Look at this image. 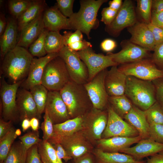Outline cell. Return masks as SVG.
I'll list each match as a JSON object with an SVG mask.
<instances>
[{
	"label": "cell",
	"mask_w": 163,
	"mask_h": 163,
	"mask_svg": "<svg viewBox=\"0 0 163 163\" xmlns=\"http://www.w3.org/2000/svg\"><path fill=\"white\" fill-rule=\"evenodd\" d=\"M33 58L25 48L17 46L2 59V72L13 83L23 81L27 76Z\"/></svg>",
	"instance_id": "1"
},
{
	"label": "cell",
	"mask_w": 163,
	"mask_h": 163,
	"mask_svg": "<svg viewBox=\"0 0 163 163\" xmlns=\"http://www.w3.org/2000/svg\"><path fill=\"white\" fill-rule=\"evenodd\" d=\"M59 91L71 119L85 115L93 107L83 85L70 80Z\"/></svg>",
	"instance_id": "2"
},
{
	"label": "cell",
	"mask_w": 163,
	"mask_h": 163,
	"mask_svg": "<svg viewBox=\"0 0 163 163\" xmlns=\"http://www.w3.org/2000/svg\"><path fill=\"white\" fill-rule=\"evenodd\" d=\"M107 0H81L79 11L74 13L69 18L71 30H79L90 39V33L92 29H97L99 21L97 18L98 10Z\"/></svg>",
	"instance_id": "3"
},
{
	"label": "cell",
	"mask_w": 163,
	"mask_h": 163,
	"mask_svg": "<svg viewBox=\"0 0 163 163\" xmlns=\"http://www.w3.org/2000/svg\"><path fill=\"white\" fill-rule=\"evenodd\" d=\"M127 76L124 94L133 105L143 111L146 110L157 101L152 81Z\"/></svg>",
	"instance_id": "4"
},
{
	"label": "cell",
	"mask_w": 163,
	"mask_h": 163,
	"mask_svg": "<svg viewBox=\"0 0 163 163\" xmlns=\"http://www.w3.org/2000/svg\"><path fill=\"white\" fill-rule=\"evenodd\" d=\"M70 80L65 63L58 56L46 66L41 84L49 91H59Z\"/></svg>",
	"instance_id": "5"
},
{
	"label": "cell",
	"mask_w": 163,
	"mask_h": 163,
	"mask_svg": "<svg viewBox=\"0 0 163 163\" xmlns=\"http://www.w3.org/2000/svg\"><path fill=\"white\" fill-rule=\"evenodd\" d=\"M108 119L107 109L100 110L93 107L85 115L82 130L93 145L101 139Z\"/></svg>",
	"instance_id": "6"
},
{
	"label": "cell",
	"mask_w": 163,
	"mask_h": 163,
	"mask_svg": "<svg viewBox=\"0 0 163 163\" xmlns=\"http://www.w3.org/2000/svg\"><path fill=\"white\" fill-rule=\"evenodd\" d=\"M118 70L126 76L144 80L153 81L163 77V70L159 69L151 58L121 65Z\"/></svg>",
	"instance_id": "7"
},
{
	"label": "cell",
	"mask_w": 163,
	"mask_h": 163,
	"mask_svg": "<svg viewBox=\"0 0 163 163\" xmlns=\"http://www.w3.org/2000/svg\"><path fill=\"white\" fill-rule=\"evenodd\" d=\"M58 56L64 61L71 80L82 85L88 82V69L77 52L65 46L58 53Z\"/></svg>",
	"instance_id": "8"
},
{
	"label": "cell",
	"mask_w": 163,
	"mask_h": 163,
	"mask_svg": "<svg viewBox=\"0 0 163 163\" xmlns=\"http://www.w3.org/2000/svg\"><path fill=\"white\" fill-rule=\"evenodd\" d=\"M135 7L131 0H125L115 19L105 30L110 35L117 37L125 28L133 25L137 21Z\"/></svg>",
	"instance_id": "9"
},
{
	"label": "cell",
	"mask_w": 163,
	"mask_h": 163,
	"mask_svg": "<svg viewBox=\"0 0 163 163\" xmlns=\"http://www.w3.org/2000/svg\"><path fill=\"white\" fill-rule=\"evenodd\" d=\"M108 121L101 139L115 136L133 137L139 136L138 131L118 115L108 104Z\"/></svg>",
	"instance_id": "10"
},
{
	"label": "cell",
	"mask_w": 163,
	"mask_h": 163,
	"mask_svg": "<svg viewBox=\"0 0 163 163\" xmlns=\"http://www.w3.org/2000/svg\"><path fill=\"white\" fill-rule=\"evenodd\" d=\"M121 50L116 53H107L114 62L123 65L138 61L143 59L151 58L150 52L130 41L124 40L120 43Z\"/></svg>",
	"instance_id": "11"
},
{
	"label": "cell",
	"mask_w": 163,
	"mask_h": 163,
	"mask_svg": "<svg viewBox=\"0 0 163 163\" xmlns=\"http://www.w3.org/2000/svg\"><path fill=\"white\" fill-rule=\"evenodd\" d=\"M60 143L73 159L78 158L93 151V144L79 131L68 136L59 139L52 143Z\"/></svg>",
	"instance_id": "12"
},
{
	"label": "cell",
	"mask_w": 163,
	"mask_h": 163,
	"mask_svg": "<svg viewBox=\"0 0 163 163\" xmlns=\"http://www.w3.org/2000/svg\"><path fill=\"white\" fill-rule=\"evenodd\" d=\"M107 70L105 69L98 73L90 81L83 85L95 108L104 110L108 104V95L106 91L105 78Z\"/></svg>",
	"instance_id": "13"
},
{
	"label": "cell",
	"mask_w": 163,
	"mask_h": 163,
	"mask_svg": "<svg viewBox=\"0 0 163 163\" xmlns=\"http://www.w3.org/2000/svg\"><path fill=\"white\" fill-rule=\"evenodd\" d=\"M77 53L88 69V82L99 72L107 67L118 65L108 56L96 53L92 47Z\"/></svg>",
	"instance_id": "14"
},
{
	"label": "cell",
	"mask_w": 163,
	"mask_h": 163,
	"mask_svg": "<svg viewBox=\"0 0 163 163\" xmlns=\"http://www.w3.org/2000/svg\"><path fill=\"white\" fill-rule=\"evenodd\" d=\"M23 81L10 84L7 83L3 78H2L0 96L2 104L3 116L5 120H12L18 114L16 101L17 94L19 87Z\"/></svg>",
	"instance_id": "15"
},
{
	"label": "cell",
	"mask_w": 163,
	"mask_h": 163,
	"mask_svg": "<svg viewBox=\"0 0 163 163\" xmlns=\"http://www.w3.org/2000/svg\"><path fill=\"white\" fill-rule=\"evenodd\" d=\"M45 110L53 124L71 119L59 91H49Z\"/></svg>",
	"instance_id": "16"
},
{
	"label": "cell",
	"mask_w": 163,
	"mask_h": 163,
	"mask_svg": "<svg viewBox=\"0 0 163 163\" xmlns=\"http://www.w3.org/2000/svg\"><path fill=\"white\" fill-rule=\"evenodd\" d=\"M58 56V53L47 54L40 58H33L26 79L21 84V88L30 90L34 86L41 84L44 69L47 63Z\"/></svg>",
	"instance_id": "17"
},
{
	"label": "cell",
	"mask_w": 163,
	"mask_h": 163,
	"mask_svg": "<svg viewBox=\"0 0 163 163\" xmlns=\"http://www.w3.org/2000/svg\"><path fill=\"white\" fill-rule=\"evenodd\" d=\"M127 29L131 35L129 40L130 42L150 52L153 51L155 46L154 38L146 24L137 21Z\"/></svg>",
	"instance_id": "18"
},
{
	"label": "cell",
	"mask_w": 163,
	"mask_h": 163,
	"mask_svg": "<svg viewBox=\"0 0 163 163\" xmlns=\"http://www.w3.org/2000/svg\"><path fill=\"white\" fill-rule=\"evenodd\" d=\"M163 151V144L157 142L150 138L142 139L134 146L122 150L120 153L131 155L135 159L142 160Z\"/></svg>",
	"instance_id": "19"
},
{
	"label": "cell",
	"mask_w": 163,
	"mask_h": 163,
	"mask_svg": "<svg viewBox=\"0 0 163 163\" xmlns=\"http://www.w3.org/2000/svg\"><path fill=\"white\" fill-rule=\"evenodd\" d=\"M43 20L45 28L49 31L59 32L62 29L71 30L69 18L62 14L56 5L44 10Z\"/></svg>",
	"instance_id": "20"
},
{
	"label": "cell",
	"mask_w": 163,
	"mask_h": 163,
	"mask_svg": "<svg viewBox=\"0 0 163 163\" xmlns=\"http://www.w3.org/2000/svg\"><path fill=\"white\" fill-rule=\"evenodd\" d=\"M127 77L118 70L117 66H112L110 70H107L105 78L104 84L109 96L124 94Z\"/></svg>",
	"instance_id": "21"
},
{
	"label": "cell",
	"mask_w": 163,
	"mask_h": 163,
	"mask_svg": "<svg viewBox=\"0 0 163 163\" xmlns=\"http://www.w3.org/2000/svg\"><path fill=\"white\" fill-rule=\"evenodd\" d=\"M16 101L18 114L21 120L37 117V106L29 90L19 88Z\"/></svg>",
	"instance_id": "22"
},
{
	"label": "cell",
	"mask_w": 163,
	"mask_h": 163,
	"mask_svg": "<svg viewBox=\"0 0 163 163\" xmlns=\"http://www.w3.org/2000/svg\"><path fill=\"white\" fill-rule=\"evenodd\" d=\"M43 12L21 30L17 46L28 47L38 38L45 28Z\"/></svg>",
	"instance_id": "23"
},
{
	"label": "cell",
	"mask_w": 163,
	"mask_h": 163,
	"mask_svg": "<svg viewBox=\"0 0 163 163\" xmlns=\"http://www.w3.org/2000/svg\"><path fill=\"white\" fill-rule=\"evenodd\" d=\"M142 139L139 136L129 137L115 136L107 139H101L96 142L97 149L108 152H120L133 144L137 143Z\"/></svg>",
	"instance_id": "24"
},
{
	"label": "cell",
	"mask_w": 163,
	"mask_h": 163,
	"mask_svg": "<svg viewBox=\"0 0 163 163\" xmlns=\"http://www.w3.org/2000/svg\"><path fill=\"white\" fill-rule=\"evenodd\" d=\"M85 115L69 119L61 123L53 124V136L48 141L51 144L82 130Z\"/></svg>",
	"instance_id": "25"
},
{
	"label": "cell",
	"mask_w": 163,
	"mask_h": 163,
	"mask_svg": "<svg viewBox=\"0 0 163 163\" xmlns=\"http://www.w3.org/2000/svg\"><path fill=\"white\" fill-rule=\"evenodd\" d=\"M18 31L16 20L12 17L9 18L6 29L0 38V56L2 60L8 52L17 46Z\"/></svg>",
	"instance_id": "26"
},
{
	"label": "cell",
	"mask_w": 163,
	"mask_h": 163,
	"mask_svg": "<svg viewBox=\"0 0 163 163\" xmlns=\"http://www.w3.org/2000/svg\"><path fill=\"white\" fill-rule=\"evenodd\" d=\"M125 121L135 128L142 139L149 138V124L144 111L133 105V107L124 117Z\"/></svg>",
	"instance_id": "27"
},
{
	"label": "cell",
	"mask_w": 163,
	"mask_h": 163,
	"mask_svg": "<svg viewBox=\"0 0 163 163\" xmlns=\"http://www.w3.org/2000/svg\"><path fill=\"white\" fill-rule=\"evenodd\" d=\"M97 163H146V161L139 160L129 155L119 152H104L96 148L92 152Z\"/></svg>",
	"instance_id": "28"
},
{
	"label": "cell",
	"mask_w": 163,
	"mask_h": 163,
	"mask_svg": "<svg viewBox=\"0 0 163 163\" xmlns=\"http://www.w3.org/2000/svg\"><path fill=\"white\" fill-rule=\"evenodd\" d=\"M47 8L45 0H33L29 7L16 20L18 31L20 32Z\"/></svg>",
	"instance_id": "29"
},
{
	"label": "cell",
	"mask_w": 163,
	"mask_h": 163,
	"mask_svg": "<svg viewBox=\"0 0 163 163\" xmlns=\"http://www.w3.org/2000/svg\"><path fill=\"white\" fill-rule=\"evenodd\" d=\"M108 104L115 112L123 119L132 109L133 104L125 95L109 96Z\"/></svg>",
	"instance_id": "30"
},
{
	"label": "cell",
	"mask_w": 163,
	"mask_h": 163,
	"mask_svg": "<svg viewBox=\"0 0 163 163\" xmlns=\"http://www.w3.org/2000/svg\"><path fill=\"white\" fill-rule=\"evenodd\" d=\"M29 91L37 106V118H40L45 111L49 91L42 84L34 86Z\"/></svg>",
	"instance_id": "31"
},
{
	"label": "cell",
	"mask_w": 163,
	"mask_h": 163,
	"mask_svg": "<svg viewBox=\"0 0 163 163\" xmlns=\"http://www.w3.org/2000/svg\"><path fill=\"white\" fill-rule=\"evenodd\" d=\"M64 46L63 37L59 32L49 31L45 42V48L47 54L58 53Z\"/></svg>",
	"instance_id": "32"
},
{
	"label": "cell",
	"mask_w": 163,
	"mask_h": 163,
	"mask_svg": "<svg viewBox=\"0 0 163 163\" xmlns=\"http://www.w3.org/2000/svg\"><path fill=\"white\" fill-rule=\"evenodd\" d=\"M38 146L43 163H63L58 157L52 145L48 141L42 140Z\"/></svg>",
	"instance_id": "33"
},
{
	"label": "cell",
	"mask_w": 163,
	"mask_h": 163,
	"mask_svg": "<svg viewBox=\"0 0 163 163\" xmlns=\"http://www.w3.org/2000/svg\"><path fill=\"white\" fill-rule=\"evenodd\" d=\"M27 150L22 142L12 145L3 163H26Z\"/></svg>",
	"instance_id": "34"
},
{
	"label": "cell",
	"mask_w": 163,
	"mask_h": 163,
	"mask_svg": "<svg viewBox=\"0 0 163 163\" xmlns=\"http://www.w3.org/2000/svg\"><path fill=\"white\" fill-rule=\"evenodd\" d=\"M15 130L12 127L1 139H0V161L3 163L8 155L13 143L17 136Z\"/></svg>",
	"instance_id": "35"
},
{
	"label": "cell",
	"mask_w": 163,
	"mask_h": 163,
	"mask_svg": "<svg viewBox=\"0 0 163 163\" xmlns=\"http://www.w3.org/2000/svg\"><path fill=\"white\" fill-rule=\"evenodd\" d=\"M49 31L45 28L38 38L29 47V51L33 57L40 58L47 54L45 48V42Z\"/></svg>",
	"instance_id": "36"
},
{
	"label": "cell",
	"mask_w": 163,
	"mask_h": 163,
	"mask_svg": "<svg viewBox=\"0 0 163 163\" xmlns=\"http://www.w3.org/2000/svg\"><path fill=\"white\" fill-rule=\"evenodd\" d=\"M144 111L149 124H163V107L158 102Z\"/></svg>",
	"instance_id": "37"
},
{
	"label": "cell",
	"mask_w": 163,
	"mask_h": 163,
	"mask_svg": "<svg viewBox=\"0 0 163 163\" xmlns=\"http://www.w3.org/2000/svg\"><path fill=\"white\" fill-rule=\"evenodd\" d=\"M32 0H10L8 2L9 12L16 20L29 7Z\"/></svg>",
	"instance_id": "38"
},
{
	"label": "cell",
	"mask_w": 163,
	"mask_h": 163,
	"mask_svg": "<svg viewBox=\"0 0 163 163\" xmlns=\"http://www.w3.org/2000/svg\"><path fill=\"white\" fill-rule=\"evenodd\" d=\"M136 8L142 22L147 24L151 23L152 0H137Z\"/></svg>",
	"instance_id": "39"
},
{
	"label": "cell",
	"mask_w": 163,
	"mask_h": 163,
	"mask_svg": "<svg viewBox=\"0 0 163 163\" xmlns=\"http://www.w3.org/2000/svg\"><path fill=\"white\" fill-rule=\"evenodd\" d=\"M19 138L27 150L33 145L38 144L42 140L39 138L38 131L28 132L19 137Z\"/></svg>",
	"instance_id": "40"
},
{
	"label": "cell",
	"mask_w": 163,
	"mask_h": 163,
	"mask_svg": "<svg viewBox=\"0 0 163 163\" xmlns=\"http://www.w3.org/2000/svg\"><path fill=\"white\" fill-rule=\"evenodd\" d=\"M44 113V120L41 124L40 128L43 132V140L48 141L53 136V124L46 110H45Z\"/></svg>",
	"instance_id": "41"
},
{
	"label": "cell",
	"mask_w": 163,
	"mask_h": 163,
	"mask_svg": "<svg viewBox=\"0 0 163 163\" xmlns=\"http://www.w3.org/2000/svg\"><path fill=\"white\" fill-rule=\"evenodd\" d=\"M74 0H57L56 5L64 16L70 18L74 14L73 7Z\"/></svg>",
	"instance_id": "42"
},
{
	"label": "cell",
	"mask_w": 163,
	"mask_h": 163,
	"mask_svg": "<svg viewBox=\"0 0 163 163\" xmlns=\"http://www.w3.org/2000/svg\"><path fill=\"white\" fill-rule=\"evenodd\" d=\"M149 137L155 141L163 144V124H149Z\"/></svg>",
	"instance_id": "43"
},
{
	"label": "cell",
	"mask_w": 163,
	"mask_h": 163,
	"mask_svg": "<svg viewBox=\"0 0 163 163\" xmlns=\"http://www.w3.org/2000/svg\"><path fill=\"white\" fill-rule=\"evenodd\" d=\"M62 35L65 46L69 44L83 40L82 32L79 30H76L74 32L65 31L63 32Z\"/></svg>",
	"instance_id": "44"
},
{
	"label": "cell",
	"mask_w": 163,
	"mask_h": 163,
	"mask_svg": "<svg viewBox=\"0 0 163 163\" xmlns=\"http://www.w3.org/2000/svg\"><path fill=\"white\" fill-rule=\"evenodd\" d=\"M151 59L158 68L163 70V43L155 46Z\"/></svg>",
	"instance_id": "45"
},
{
	"label": "cell",
	"mask_w": 163,
	"mask_h": 163,
	"mask_svg": "<svg viewBox=\"0 0 163 163\" xmlns=\"http://www.w3.org/2000/svg\"><path fill=\"white\" fill-rule=\"evenodd\" d=\"M26 163H43L39 153L38 144H36L28 149Z\"/></svg>",
	"instance_id": "46"
},
{
	"label": "cell",
	"mask_w": 163,
	"mask_h": 163,
	"mask_svg": "<svg viewBox=\"0 0 163 163\" xmlns=\"http://www.w3.org/2000/svg\"><path fill=\"white\" fill-rule=\"evenodd\" d=\"M118 11L112 9L109 7L103 8L101 12V21L107 26L113 21Z\"/></svg>",
	"instance_id": "47"
},
{
	"label": "cell",
	"mask_w": 163,
	"mask_h": 163,
	"mask_svg": "<svg viewBox=\"0 0 163 163\" xmlns=\"http://www.w3.org/2000/svg\"><path fill=\"white\" fill-rule=\"evenodd\" d=\"M152 82L155 87L156 101L163 107V77Z\"/></svg>",
	"instance_id": "48"
},
{
	"label": "cell",
	"mask_w": 163,
	"mask_h": 163,
	"mask_svg": "<svg viewBox=\"0 0 163 163\" xmlns=\"http://www.w3.org/2000/svg\"><path fill=\"white\" fill-rule=\"evenodd\" d=\"M147 25L153 34L155 46L163 43V29L151 23Z\"/></svg>",
	"instance_id": "49"
},
{
	"label": "cell",
	"mask_w": 163,
	"mask_h": 163,
	"mask_svg": "<svg viewBox=\"0 0 163 163\" xmlns=\"http://www.w3.org/2000/svg\"><path fill=\"white\" fill-rule=\"evenodd\" d=\"M66 47L72 50L78 52L92 47V45L90 42L83 40L69 44Z\"/></svg>",
	"instance_id": "50"
},
{
	"label": "cell",
	"mask_w": 163,
	"mask_h": 163,
	"mask_svg": "<svg viewBox=\"0 0 163 163\" xmlns=\"http://www.w3.org/2000/svg\"><path fill=\"white\" fill-rule=\"evenodd\" d=\"M52 145L56 150L57 156L59 159L61 160L63 159L66 162L73 159L60 143H56Z\"/></svg>",
	"instance_id": "51"
},
{
	"label": "cell",
	"mask_w": 163,
	"mask_h": 163,
	"mask_svg": "<svg viewBox=\"0 0 163 163\" xmlns=\"http://www.w3.org/2000/svg\"><path fill=\"white\" fill-rule=\"evenodd\" d=\"M73 159L72 163H97L92 152L88 153Z\"/></svg>",
	"instance_id": "52"
},
{
	"label": "cell",
	"mask_w": 163,
	"mask_h": 163,
	"mask_svg": "<svg viewBox=\"0 0 163 163\" xmlns=\"http://www.w3.org/2000/svg\"><path fill=\"white\" fill-rule=\"evenodd\" d=\"M116 42L111 39H106L101 43L100 46L101 50L107 53L111 52L117 47Z\"/></svg>",
	"instance_id": "53"
},
{
	"label": "cell",
	"mask_w": 163,
	"mask_h": 163,
	"mask_svg": "<svg viewBox=\"0 0 163 163\" xmlns=\"http://www.w3.org/2000/svg\"><path fill=\"white\" fill-rule=\"evenodd\" d=\"M151 23L159 27L163 24V11L158 12H152Z\"/></svg>",
	"instance_id": "54"
},
{
	"label": "cell",
	"mask_w": 163,
	"mask_h": 163,
	"mask_svg": "<svg viewBox=\"0 0 163 163\" xmlns=\"http://www.w3.org/2000/svg\"><path fill=\"white\" fill-rule=\"evenodd\" d=\"M11 121L6 122L2 120L0 121V139L9 131L11 127Z\"/></svg>",
	"instance_id": "55"
},
{
	"label": "cell",
	"mask_w": 163,
	"mask_h": 163,
	"mask_svg": "<svg viewBox=\"0 0 163 163\" xmlns=\"http://www.w3.org/2000/svg\"><path fill=\"white\" fill-rule=\"evenodd\" d=\"M163 11V0H152V12L158 13Z\"/></svg>",
	"instance_id": "56"
},
{
	"label": "cell",
	"mask_w": 163,
	"mask_h": 163,
	"mask_svg": "<svg viewBox=\"0 0 163 163\" xmlns=\"http://www.w3.org/2000/svg\"><path fill=\"white\" fill-rule=\"evenodd\" d=\"M146 163H163V151L148 158Z\"/></svg>",
	"instance_id": "57"
},
{
	"label": "cell",
	"mask_w": 163,
	"mask_h": 163,
	"mask_svg": "<svg viewBox=\"0 0 163 163\" xmlns=\"http://www.w3.org/2000/svg\"><path fill=\"white\" fill-rule=\"evenodd\" d=\"M8 23V19L5 17V14L0 12V37L5 32Z\"/></svg>",
	"instance_id": "58"
},
{
	"label": "cell",
	"mask_w": 163,
	"mask_h": 163,
	"mask_svg": "<svg viewBox=\"0 0 163 163\" xmlns=\"http://www.w3.org/2000/svg\"><path fill=\"white\" fill-rule=\"evenodd\" d=\"M123 2L122 0H113L109 2V7L114 10L119 11L121 7Z\"/></svg>",
	"instance_id": "59"
},
{
	"label": "cell",
	"mask_w": 163,
	"mask_h": 163,
	"mask_svg": "<svg viewBox=\"0 0 163 163\" xmlns=\"http://www.w3.org/2000/svg\"><path fill=\"white\" fill-rule=\"evenodd\" d=\"M30 127L34 131H38L39 128V120L38 118L34 117L30 120Z\"/></svg>",
	"instance_id": "60"
},
{
	"label": "cell",
	"mask_w": 163,
	"mask_h": 163,
	"mask_svg": "<svg viewBox=\"0 0 163 163\" xmlns=\"http://www.w3.org/2000/svg\"><path fill=\"white\" fill-rule=\"evenodd\" d=\"M23 131H25L30 127V120L25 119L23 120L21 125Z\"/></svg>",
	"instance_id": "61"
},
{
	"label": "cell",
	"mask_w": 163,
	"mask_h": 163,
	"mask_svg": "<svg viewBox=\"0 0 163 163\" xmlns=\"http://www.w3.org/2000/svg\"><path fill=\"white\" fill-rule=\"evenodd\" d=\"M15 134L17 136H19L21 135V132L20 129H18L15 130Z\"/></svg>",
	"instance_id": "62"
},
{
	"label": "cell",
	"mask_w": 163,
	"mask_h": 163,
	"mask_svg": "<svg viewBox=\"0 0 163 163\" xmlns=\"http://www.w3.org/2000/svg\"><path fill=\"white\" fill-rule=\"evenodd\" d=\"M159 27H160L163 29V24Z\"/></svg>",
	"instance_id": "63"
}]
</instances>
